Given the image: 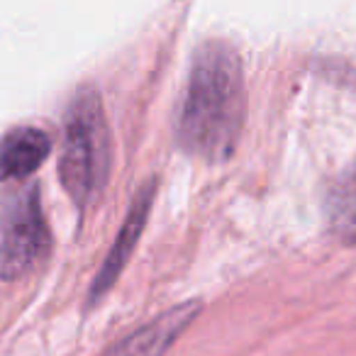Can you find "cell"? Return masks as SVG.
Returning <instances> with one entry per match:
<instances>
[{
  "label": "cell",
  "mask_w": 356,
  "mask_h": 356,
  "mask_svg": "<svg viewBox=\"0 0 356 356\" xmlns=\"http://www.w3.org/2000/svg\"><path fill=\"white\" fill-rule=\"evenodd\" d=\"M113 166V139L103 100L93 88H81L66 110L59 176L81 210L95 203Z\"/></svg>",
  "instance_id": "cell-2"
},
{
  "label": "cell",
  "mask_w": 356,
  "mask_h": 356,
  "mask_svg": "<svg viewBox=\"0 0 356 356\" xmlns=\"http://www.w3.org/2000/svg\"><path fill=\"white\" fill-rule=\"evenodd\" d=\"M327 222L341 242L356 244V163L327 195Z\"/></svg>",
  "instance_id": "cell-7"
},
{
  "label": "cell",
  "mask_w": 356,
  "mask_h": 356,
  "mask_svg": "<svg viewBox=\"0 0 356 356\" xmlns=\"http://www.w3.org/2000/svg\"><path fill=\"white\" fill-rule=\"evenodd\" d=\"M51 247L37 186L0 195V278L13 281L32 273Z\"/></svg>",
  "instance_id": "cell-3"
},
{
  "label": "cell",
  "mask_w": 356,
  "mask_h": 356,
  "mask_svg": "<svg viewBox=\"0 0 356 356\" xmlns=\"http://www.w3.org/2000/svg\"><path fill=\"white\" fill-rule=\"evenodd\" d=\"M154 193H156V184H154V181H147V186H142L139 193L134 195L132 208H129L127 218H124L122 227H120L118 237H115L113 249L108 252V257H105V261H103V266H100L98 276H95L93 286H90V302H98L100 298L115 286V281L120 278L122 268L127 266L129 257H132L134 247H137L139 237H142V232H144V225H147Z\"/></svg>",
  "instance_id": "cell-5"
},
{
  "label": "cell",
  "mask_w": 356,
  "mask_h": 356,
  "mask_svg": "<svg viewBox=\"0 0 356 356\" xmlns=\"http://www.w3.org/2000/svg\"><path fill=\"white\" fill-rule=\"evenodd\" d=\"M51 139L40 127H15L0 137V184L22 181L44 163Z\"/></svg>",
  "instance_id": "cell-6"
},
{
  "label": "cell",
  "mask_w": 356,
  "mask_h": 356,
  "mask_svg": "<svg viewBox=\"0 0 356 356\" xmlns=\"http://www.w3.org/2000/svg\"><path fill=\"white\" fill-rule=\"evenodd\" d=\"M200 300H188L171 307L163 315L154 317L137 332L120 339L115 346H110L103 356H163L171 344L184 334L200 312Z\"/></svg>",
  "instance_id": "cell-4"
},
{
  "label": "cell",
  "mask_w": 356,
  "mask_h": 356,
  "mask_svg": "<svg viewBox=\"0 0 356 356\" xmlns=\"http://www.w3.org/2000/svg\"><path fill=\"white\" fill-rule=\"evenodd\" d=\"M244 76L234 49L210 42L195 54L176 118V142L184 152L222 161L234 152L244 124Z\"/></svg>",
  "instance_id": "cell-1"
}]
</instances>
